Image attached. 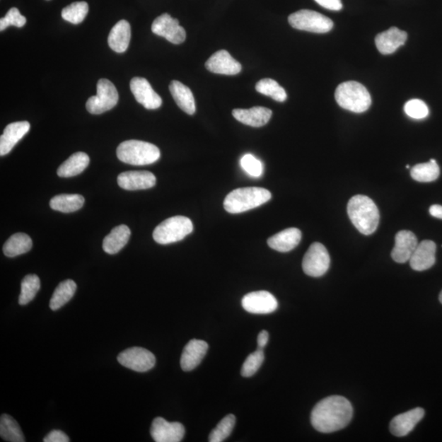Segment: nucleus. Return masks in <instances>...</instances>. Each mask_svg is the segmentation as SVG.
I'll return each instance as SVG.
<instances>
[{"label":"nucleus","instance_id":"1","mask_svg":"<svg viewBox=\"0 0 442 442\" xmlns=\"http://www.w3.org/2000/svg\"><path fill=\"white\" fill-rule=\"evenodd\" d=\"M353 416L349 400L341 396L325 398L312 410L310 422L320 433L331 434L347 427Z\"/></svg>","mask_w":442,"mask_h":442},{"label":"nucleus","instance_id":"2","mask_svg":"<svg viewBox=\"0 0 442 442\" xmlns=\"http://www.w3.org/2000/svg\"><path fill=\"white\" fill-rule=\"evenodd\" d=\"M348 216L354 226L362 235H371L379 223V211L374 202L365 195L351 197L347 205Z\"/></svg>","mask_w":442,"mask_h":442},{"label":"nucleus","instance_id":"3","mask_svg":"<svg viewBox=\"0 0 442 442\" xmlns=\"http://www.w3.org/2000/svg\"><path fill=\"white\" fill-rule=\"evenodd\" d=\"M272 197L269 190L257 187L237 189L226 196L223 207L231 214H238L267 204Z\"/></svg>","mask_w":442,"mask_h":442},{"label":"nucleus","instance_id":"4","mask_svg":"<svg viewBox=\"0 0 442 442\" xmlns=\"http://www.w3.org/2000/svg\"><path fill=\"white\" fill-rule=\"evenodd\" d=\"M117 158L122 163L134 165L153 164L160 158L159 149L153 144L140 140H127L119 145Z\"/></svg>","mask_w":442,"mask_h":442},{"label":"nucleus","instance_id":"5","mask_svg":"<svg viewBox=\"0 0 442 442\" xmlns=\"http://www.w3.org/2000/svg\"><path fill=\"white\" fill-rule=\"evenodd\" d=\"M335 98L340 107L356 113L366 112L372 103L367 88L356 81L342 83L337 88Z\"/></svg>","mask_w":442,"mask_h":442},{"label":"nucleus","instance_id":"6","mask_svg":"<svg viewBox=\"0 0 442 442\" xmlns=\"http://www.w3.org/2000/svg\"><path fill=\"white\" fill-rule=\"evenodd\" d=\"M194 231V225L190 218L176 216L168 218L153 231V239L160 244H170L183 240Z\"/></svg>","mask_w":442,"mask_h":442},{"label":"nucleus","instance_id":"7","mask_svg":"<svg viewBox=\"0 0 442 442\" xmlns=\"http://www.w3.org/2000/svg\"><path fill=\"white\" fill-rule=\"evenodd\" d=\"M289 23L295 29L313 33H327L334 28V23L330 18L308 9L291 14Z\"/></svg>","mask_w":442,"mask_h":442},{"label":"nucleus","instance_id":"8","mask_svg":"<svg viewBox=\"0 0 442 442\" xmlns=\"http://www.w3.org/2000/svg\"><path fill=\"white\" fill-rule=\"evenodd\" d=\"M119 95L115 86L110 81L100 79L97 84V95L88 98L87 111L98 115L111 110L118 103Z\"/></svg>","mask_w":442,"mask_h":442},{"label":"nucleus","instance_id":"9","mask_svg":"<svg viewBox=\"0 0 442 442\" xmlns=\"http://www.w3.org/2000/svg\"><path fill=\"white\" fill-rule=\"evenodd\" d=\"M330 265V257L323 244L314 243L305 254L303 269L306 274L311 277H320L327 272Z\"/></svg>","mask_w":442,"mask_h":442},{"label":"nucleus","instance_id":"10","mask_svg":"<svg viewBox=\"0 0 442 442\" xmlns=\"http://www.w3.org/2000/svg\"><path fill=\"white\" fill-rule=\"evenodd\" d=\"M117 361L124 367L139 373L153 368L156 364L153 354L143 347H132L119 354Z\"/></svg>","mask_w":442,"mask_h":442},{"label":"nucleus","instance_id":"11","mask_svg":"<svg viewBox=\"0 0 442 442\" xmlns=\"http://www.w3.org/2000/svg\"><path fill=\"white\" fill-rule=\"evenodd\" d=\"M152 31L175 45L183 43L186 39L185 28L181 27L178 20L171 18L168 13H163L154 20Z\"/></svg>","mask_w":442,"mask_h":442},{"label":"nucleus","instance_id":"12","mask_svg":"<svg viewBox=\"0 0 442 442\" xmlns=\"http://www.w3.org/2000/svg\"><path fill=\"white\" fill-rule=\"evenodd\" d=\"M242 306L249 313L267 315L277 310L279 304L274 296L267 291H257L244 296Z\"/></svg>","mask_w":442,"mask_h":442},{"label":"nucleus","instance_id":"13","mask_svg":"<svg viewBox=\"0 0 442 442\" xmlns=\"http://www.w3.org/2000/svg\"><path fill=\"white\" fill-rule=\"evenodd\" d=\"M150 433L156 442H180L184 438L185 429L180 423H170L158 417L153 421Z\"/></svg>","mask_w":442,"mask_h":442},{"label":"nucleus","instance_id":"14","mask_svg":"<svg viewBox=\"0 0 442 442\" xmlns=\"http://www.w3.org/2000/svg\"><path fill=\"white\" fill-rule=\"evenodd\" d=\"M131 91L135 100L149 110L158 109L163 104L162 98L156 93L150 83L143 77H134L131 81Z\"/></svg>","mask_w":442,"mask_h":442},{"label":"nucleus","instance_id":"15","mask_svg":"<svg viewBox=\"0 0 442 442\" xmlns=\"http://www.w3.org/2000/svg\"><path fill=\"white\" fill-rule=\"evenodd\" d=\"M205 66L212 74L221 75L235 76L242 71L240 62L233 59L226 50H220L211 55Z\"/></svg>","mask_w":442,"mask_h":442},{"label":"nucleus","instance_id":"16","mask_svg":"<svg viewBox=\"0 0 442 442\" xmlns=\"http://www.w3.org/2000/svg\"><path fill=\"white\" fill-rule=\"evenodd\" d=\"M156 181V176L149 171H127L117 177L118 185L129 191L153 188Z\"/></svg>","mask_w":442,"mask_h":442},{"label":"nucleus","instance_id":"17","mask_svg":"<svg viewBox=\"0 0 442 442\" xmlns=\"http://www.w3.org/2000/svg\"><path fill=\"white\" fill-rule=\"evenodd\" d=\"M424 414V409L419 407L400 414L393 418L390 423V431L399 438L407 436L423 419Z\"/></svg>","mask_w":442,"mask_h":442},{"label":"nucleus","instance_id":"18","mask_svg":"<svg viewBox=\"0 0 442 442\" xmlns=\"http://www.w3.org/2000/svg\"><path fill=\"white\" fill-rule=\"evenodd\" d=\"M418 244V238L412 231L398 232L395 238V247L392 252V259L397 263L407 262L412 257Z\"/></svg>","mask_w":442,"mask_h":442},{"label":"nucleus","instance_id":"19","mask_svg":"<svg viewBox=\"0 0 442 442\" xmlns=\"http://www.w3.org/2000/svg\"><path fill=\"white\" fill-rule=\"evenodd\" d=\"M436 245L434 241L419 243L409 259L410 267L416 272H424L433 267L436 262Z\"/></svg>","mask_w":442,"mask_h":442},{"label":"nucleus","instance_id":"20","mask_svg":"<svg viewBox=\"0 0 442 442\" xmlns=\"http://www.w3.org/2000/svg\"><path fill=\"white\" fill-rule=\"evenodd\" d=\"M208 351L204 340L192 339L185 347L180 358V366L185 372L192 371L200 365Z\"/></svg>","mask_w":442,"mask_h":442},{"label":"nucleus","instance_id":"21","mask_svg":"<svg viewBox=\"0 0 442 442\" xmlns=\"http://www.w3.org/2000/svg\"><path fill=\"white\" fill-rule=\"evenodd\" d=\"M30 128L28 122H18L8 124L0 137V155L11 152L15 145L27 134Z\"/></svg>","mask_w":442,"mask_h":442},{"label":"nucleus","instance_id":"22","mask_svg":"<svg viewBox=\"0 0 442 442\" xmlns=\"http://www.w3.org/2000/svg\"><path fill=\"white\" fill-rule=\"evenodd\" d=\"M407 33L397 28H392L376 36L377 49L382 54H392L407 42Z\"/></svg>","mask_w":442,"mask_h":442},{"label":"nucleus","instance_id":"23","mask_svg":"<svg viewBox=\"0 0 442 442\" xmlns=\"http://www.w3.org/2000/svg\"><path fill=\"white\" fill-rule=\"evenodd\" d=\"M232 113L237 121L252 127H264L272 117V111L264 107H254L249 109L238 108L233 110Z\"/></svg>","mask_w":442,"mask_h":442},{"label":"nucleus","instance_id":"24","mask_svg":"<svg viewBox=\"0 0 442 442\" xmlns=\"http://www.w3.org/2000/svg\"><path fill=\"white\" fill-rule=\"evenodd\" d=\"M301 232L296 228H289L270 237L267 243L270 248L279 252H289L298 245Z\"/></svg>","mask_w":442,"mask_h":442},{"label":"nucleus","instance_id":"25","mask_svg":"<svg viewBox=\"0 0 442 442\" xmlns=\"http://www.w3.org/2000/svg\"><path fill=\"white\" fill-rule=\"evenodd\" d=\"M131 36V25L126 20L119 21L108 35V45L117 53H124L128 49Z\"/></svg>","mask_w":442,"mask_h":442},{"label":"nucleus","instance_id":"26","mask_svg":"<svg viewBox=\"0 0 442 442\" xmlns=\"http://www.w3.org/2000/svg\"><path fill=\"white\" fill-rule=\"evenodd\" d=\"M170 92L177 105L189 115H194L196 112L194 96L189 87L178 81H171Z\"/></svg>","mask_w":442,"mask_h":442},{"label":"nucleus","instance_id":"27","mask_svg":"<svg viewBox=\"0 0 442 442\" xmlns=\"http://www.w3.org/2000/svg\"><path fill=\"white\" fill-rule=\"evenodd\" d=\"M131 233V230L127 226L122 225L114 228L103 239V251L110 255L118 253L127 245Z\"/></svg>","mask_w":442,"mask_h":442},{"label":"nucleus","instance_id":"28","mask_svg":"<svg viewBox=\"0 0 442 442\" xmlns=\"http://www.w3.org/2000/svg\"><path fill=\"white\" fill-rule=\"evenodd\" d=\"M88 164H90V158L86 153H76L59 166L57 173L62 178H69V177L81 174L87 168Z\"/></svg>","mask_w":442,"mask_h":442},{"label":"nucleus","instance_id":"29","mask_svg":"<svg viewBox=\"0 0 442 442\" xmlns=\"http://www.w3.org/2000/svg\"><path fill=\"white\" fill-rule=\"evenodd\" d=\"M31 248H33L31 238L25 233H18L10 237L4 243L3 251L5 256L15 257L28 252Z\"/></svg>","mask_w":442,"mask_h":442},{"label":"nucleus","instance_id":"30","mask_svg":"<svg viewBox=\"0 0 442 442\" xmlns=\"http://www.w3.org/2000/svg\"><path fill=\"white\" fill-rule=\"evenodd\" d=\"M74 280L67 279L59 284L52 296L50 306L52 310H58L74 298L76 291Z\"/></svg>","mask_w":442,"mask_h":442},{"label":"nucleus","instance_id":"31","mask_svg":"<svg viewBox=\"0 0 442 442\" xmlns=\"http://www.w3.org/2000/svg\"><path fill=\"white\" fill-rule=\"evenodd\" d=\"M85 199L80 194H60L50 201L52 209L64 213H71L80 210L84 206Z\"/></svg>","mask_w":442,"mask_h":442},{"label":"nucleus","instance_id":"32","mask_svg":"<svg viewBox=\"0 0 442 442\" xmlns=\"http://www.w3.org/2000/svg\"><path fill=\"white\" fill-rule=\"evenodd\" d=\"M0 436L4 441L10 442H25L22 429L12 416L6 414L0 418Z\"/></svg>","mask_w":442,"mask_h":442},{"label":"nucleus","instance_id":"33","mask_svg":"<svg viewBox=\"0 0 442 442\" xmlns=\"http://www.w3.org/2000/svg\"><path fill=\"white\" fill-rule=\"evenodd\" d=\"M412 178L422 183H429L438 179L440 168L436 160L431 159L430 162L415 165L410 171Z\"/></svg>","mask_w":442,"mask_h":442},{"label":"nucleus","instance_id":"34","mask_svg":"<svg viewBox=\"0 0 442 442\" xmlns=\"http://www.w3.org/2000/svg\"><path fill=\"white\" fill-rule=\"evenodd\" d=\"M40 289V280L36 274H28L25 277L21 286L19 304L28 305L35 298Z\"/></svg>","mask_w":442,"mask_h":442},{"label":"nucleus","instance_id":"35","mask_svg":"<svg viewBox=\"0 0 442 442\" xmlns=\"http://www.w3.org/2000/svg\"><path fill=\"white\" fill-rule=\"evenodd\" d=\"M256 90L265 96L272 98L274 100L283 103L287 100V93L279 83L272 79H263L257 82Z\"/></svg>","mask_w":442,"mask_h":442},{"label":"nucleus","instance_id":"36","mask_svg":"<svg viewBox=\"0 0 442 442\" xmlns=\"http://www.w3.org/2000/svg\"><path fill=\"white\" fill-rule=\"evenodd\" d=\"M88 13V5L86 2H75L62 9V17L66 22L79 24L85 20Z\"/></svg>","mask_w":442,"mask_h":442},{"label":"nucleus","instance_id":"37","mask_svg":"<svg viewBox=\"0 0 442 442\" xmlns=\"http://www.w3.org/2000/svg\"><path fill=\"white\" fill-rule=\"evenodd\" d=\"M236 422L235 416L231 414L226 416L209 436L210 442H222L231 434Z\"/></svg>","mask_w":442,"mask_h":442},{"label":"nucleus","instance_id":"38","mask_svg":"<svg viewBox=\"0 0 442 442\" xmlns=\"http://www.w3.org/2000/svg\"><path fill=\"white\" fill-rule=\"evenodd\" d=\"M264 360V351L257 349L256 351L250 354L244 361L241 373L243 377L249 378L254 376L261 368Z\"/></svg>","mask_w":442,"mask_h":442},{"label":"nucleus","instance_id":"39","mask_svg":"<svg viewBox=\"0 0 442 442\" xmlns=\"http://www.w3.org/2000/svg\"><path fill=\"white\" fill-rule=\"evenodd\" d=\"M240 165L243 170L254 178H258L262 175L263 165L261 161L252 154L244 155L240 160Z\"/></svg>","mask_w":442,"mask_h":442},{"label":"nucleus","instance_id":"40","mask_svg":"<svg viewBox=\"0 0 442 442\" xmlns=\"http://www.w3.org/2000/svg\"><path fill=\"white\" fill-rule=\"evenodd\" d=\"M27 23V18L21 14L17 8H12L5 15L4 18L0 19V30L3 31L10 25H14L18 28H23Z\"/></svg>","mask_w":442,"mask_h":442},{"label":"nucleus","instance_id":"41","mask_svg":"<svg viewBox=\"0 0 442 442\" xmlns=\"http://www.w3.org/2000/svg\"><path fill=\"white\" fill-rule=\"evenodd\" d=\"M404 109L407 116L414 119H424L427 117L429 113L427 104L420 100L408 101L405 103Z\"/></svg>","mask_w":442,"mask_h":442},{"label":"nucleus","instance_id":"42","mask_svg":"<svg viewBox=\"0 0 442 442\" xmlns=\"http://www.w3.org/2000/svg\"><path fill=\"white\" fill-rule=\"evenodd\" d=\"M45 442H69L70 439L64 431L60 430L51 431L44 438Z\"/></svg>","mask_w":442,"mask_h":442},{"label":"nucleus","instance_id":"43","mask_svg":"<svg viewBox=\"0 0 442 442\" xmlns=\"http://www.w3.org/2000/svg\"><path fill=\"white\" fill-rule=\"evenodd\" d=\"M320 6L332 10V11H339L342 8L341 0H315Z\"/></svg>","mask_w":442,"mask_h":442},{"label":"nucleus","instance_id":"44","mask_svg":"<svg viewBox=\"0 0 442 442\" xmlns=\"http://www.w3.org/2000/svg\"><path fill=\"white\" fill-rule=\"evenodd\" d=\"M269 341V334L267 330H262L257 337V345L258 349L263 350L265 347L268 344Z\"/></svg>","mask_w":442,"mask_h":442},{"label":"nucleus","instance_id":"45","mask_svg":"<svg viewBox=\"0 0 442 442\" xmlns=\"http://www.w3.org/2000/svg\"><path fill=\"white\" fill-rule=\"evenodd\" d=\"M429 212L431 216L442 220V206L433 205L429 208Z\"/></svg>","mask_w":442,"mask_h":442},{"label":"nucleus","instance_id":"46","mask_svg":"<svg viewBox=\"0 0 442 442\" xmlns=\"http://www.w3.org/2000/svg\"><path fill=\"white\" fill-rule=\"evenodd\" d=\"M439 300L441 301V303L442 304V291H441V292L440 293V296H439Z\"/></svg>","mask_w":442,"mask_h":442}]
</instances>
